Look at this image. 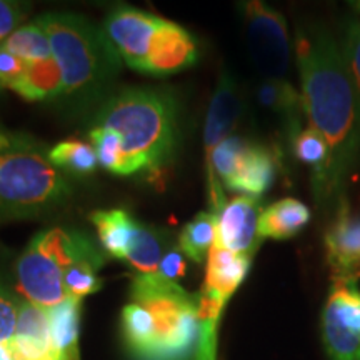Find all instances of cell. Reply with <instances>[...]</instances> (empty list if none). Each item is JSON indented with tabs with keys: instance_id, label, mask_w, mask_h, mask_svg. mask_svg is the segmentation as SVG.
Wrapping results in <instances>:
<instances>
[{
	"instance_id": "obj_9",
	"label": "cell",
	"mask_w": 360,
	"mask_h": 360,
	"mask_svg": "<svg viewBox=\"0 0 360 360\" xmlns=\"http://www.w3.org/2000/svg\"><path fill=\"white\" fill-rule=\"evenodd\" d=\"M2 45L25 60V74L13 90L29 102L58 101L64 79L47 35L35 22L24 24L4 40Z\"/></svg>"
},
{
	"instance_id": "obj_26",
	"label": "cell",
	"mask_w": 360,
	"mask_h": 360,
	"mask_svg": "<svg viewBox=\"0 0 360 360\" xmlns=\"http://www.w3.org/2000/svg\"><path fill=\"white\" fill-rule=\"evenodd\" d=\"M89 135L98 164L112 174L124 175V150L119 135L114 130L102 127H92Z\"/></svg>"
},
{
	"instance_id": "obj_25",
	"label": "cell",
	"mask_w": 360,
	"mask_h": 360,
	"mask_svg": "<svg viewBox=\"0 0 360 360\" xmlns=\"http://www.w3.org/2000/svg\"><path fill=\"white\" fill-rule=\"evenodd\" d=\"M103 265L102 252L92 257L75 262L65 274V289L69 297L84 299L90 294H96L102 289V281L97 276V270Z\"/></svg>"
},
{
	"instance_id": "obj_30",
	"label": "cell",
	"mask_w": 360,
	"mask_h": 360,
	"mask_svg": "<svg viewBox=\"0 0 360 360\" xmlns=\"http://www.w3.org/2000/svg\"><path fill=\"white\" fill-rule=\"evenodd\" d=\"M184 272H186V255L182 254L179 247H169L162 257L157 274L167 281L177 282L184 276Z\"/></svg>"
},
{
	"instance_id": "obj_15",
	"label": "cell",
	"mask_w": 360,
	"mask_h": 360,
	"mask_svg": "<svg viewBox=\"0 0 360 360\" xmlns=\"http://www.w3.org/2000/svg\"><path fill=\"white\" fill-rule=\"evenodd\" d=\"M278 159L276 150L262 143L249 142L238 160L236 172L224 184L231 192L260 199L272 187L277 175Z\"/></svg>"
},
{
	"instance_id": "obj_12",
	"label": "cell",
	"mask_w": 360,
	"mask_h": 360,
	"mask_svg": "<svg viewBox=\"0 0 360 360\" xmlns=\"http://www.w3.org/2000/svg\"><path fill=\"white\" fill-rule=\"evenodd\" d=\"M326 262L332 282L360 278V214L350 212V205L334 214L323 236Z\"/></svg>"
},
{
	"instance_id": "obj_13",
	"label": "cell",
	"mask_w": 360,
	"mask_h": 360,
	"mask_svg": "<svg viewBox=\"0 0 360 360\" xmlns=\"http://www.w3.org/2000/svg\"><path fill=\"white\" fill-rule=\"evenodd\" d=\"M242 110H244V98L240 96V89H238L231 72L222 70L205 117L204 150L207 162H209L215 147L227 137H231L233 125L237 124Z\"/></svg>"
},
{
	"instance_id": "obj_7",
	"label": "cell",
	"mask_w": 360,
	"mask_h": 360,
	"mask_svg": "<svg viewBox=\"0 0 360 360\" xmlns=\"http://www.w3.org/2000/svg\"><path fill=\"white\" fill-rule=\"evenodd\" d=\"M101 254L84 232L53 227L35 236L15 264V277L27 302L45 310L69 299L65 274L79 260Z\"/></svg>"
},
{
	"instance_id": "obj_27",
	"label": "cell",
	"mask_w": 360,
	"mask_h": 360,
	"mask_svg": "<svg viewBox=\"0 0 360 360\" xmlns=\"http://www.w3.org/2000/svg\"><path fill=\"white\" fill-rule=\"evenodd\" d=\"M340 52L350 77L360 94V24L349 22L340 35Z\"/></svg>"
},
{
	"instance_id": "obj_10",
	"label": "cell",
	"mask_w": 360,
	"mask_h": 360,
	"mask_svg": "<svg viewBox=\"0 0 360 360\" xmlns=\"http://www.w3.org/2000/svg\"><path fill=\"white\" fill-rule=\"evenodd\" d=\"M321 334L328 360H360L359 282H332L322 309Z\"/></svg>"
},
{
	"instance_id": "obj_18",
	"label": "cell",
	"mask_w": 360,
	"mask_h": 360,
	"mask_svg": "<svg viewBox=\"0 0 360 360\" xmlns=\"http://www.w3.org/2000/svg\"><path fill=\"white\" fill-rule=\"evenodd\" d=\"M290 143L295 159L309 165L310 170H312L314 199L317 202L319 209H322L323 202H326L328 172H330V148H328V143L310 125L307 129L300 130Z\"/></svg>"
},
{
	"instance_id": "obj_4",
	"label": "cell",
	"mask_w": 360,
	"mask_h": 360,
	"mask_svg": "<svg viewBox=\"0 0 360 360\" xmlns=\"http://www.w3.org/2000/svg\"><path fill=\"white\" fill-rule=\"evenodd\" d=\"M70 195V184L44 143L0 125V224L52 214Z\"/></svg>"
},
{
	"instance_id": "obj_17",
	"label": "cell",
	"mask_w": 360,
	"mask_h": 360,
	"mask_svg": "<svg viewBox=\"0 0 360 360\" xmlns=\"http://www.w3.org/2000/svg\"><path fill=\"white\" fill-rule=\"evenodd\" d=\"M257 101L264 109L281 119L289 141H294L297 134L302 130L305 115L302 94L297 92V89L290 82L262 80L257 89Z\"/></svg>"
},
{
	"instance_id": "obj_3",
	"label": "cell",
	"mask_w": 360,
	"mask_h": 360,
	"mask_svg": "<svg viewBox=\"0 0 360 360\" xmlns=\"http://www.w3.org/2000/svg\"><path fill=\"white\" fill-rule=\"evenodd\" d=\"M34 22L47 35L60 65L64 79L60 98L75 109L105 102L112 96L109 89L119 77L122 60L102 27L72 12H47Z\"/></svg>"
},
{
	"instance_id": "obj_6",
	"label": "cell",
	"mask_w": 360,
	"mask_h": 360,
	"mask_svg": "<svg viewBox=\"0 0 360 360\" xmlns=\"http://www.w3.org/2000/svg\"><path fill=\"white\" fill-rule=\"evenodd\" d=\"M130 302L148 315L147 339L134 360H191L200 337L199 295L159 274H137Z\"/></svg>"
},
{
	"instance_id": "obj_28",
	"label": "cell",
	"mask_w": 360,
	"mask_h": 360,
	"mask_svg": "<svg viewBox=\"0 0 360 360\" xmlns=\"http://www.w3.org/2000/svg\"><path fill=\"white\" fill-rule=\"evenodd\" d=\"M20 305V297L8 289L0 278V342L11 340L15 334Z\"/></svg>"
},
{
	"instance_id": "obj_14",
	"label": "cell",
	"mask_w": 360,
	"mask_h": 360,
	"mask_svg": "<svg viewBox=\"0 0 360 360\" xmlns=\"http://www.w3.org/2000/svg\"><path fill=\"white\" fill-rule=\"evenodd\" d=\"M11 347L15 360H64L52 339L47 310L27 300H22Z\"/></svg>"
},
{
	"instance_id": "obj_8",
	"label": "cell",
	"mask_w": 360,
	"mask_h": 360,
	"mask_svg": "<svg viewBox=\"0 0 360 360\" xmlns=\"http://www.w3.org/2000/svg\"><path fill=\"white\" fill-rule=\"evenodd\" d=\"M240 11L252 62L262 80L289 82L292 44L285 17L257 0L240 4Z\"/></svg>"
},
{
	"instance_id": "obj_20",
	"label": "cell",
	"mask_w": 360,
	"mask_h": 360,
	"mask_svg": "<svg viewBox=\"0 0 360 360\" xmlns=\"http://www.w3.org/2000/svg\"><path fill=\"white\" fill-rule=\"evenodd\" d=\"M82 299L69 297L65 302L49 309L52 339L64 360H79V326Z\"/></svg>"
},
{
	"instance_id": "obj_1",
	"label": "cell",
	"mask_w": 360,
	"mask_h": 360,
	"mask_svg": "<svg viewBox=\"0 0 360 360\" xmlns=\"http://www.w3.org/2000/svg\"><path fill=\"white\" fill-rule=\"evenodd\" d=\"M295 57L305 117L330 148L322 209L334 215L349 205V184L360 164V94L334 35L319 22L297 25Z\"/></svg>"
},
{
	"instance_id": "obj_23",
	"label": "cell",
	"mask_w": 360,
	"mask_h": 360,
	"mask_svg": "<svg viewBox=\"0 0 360 360\" xmlns=\"http://www.w3.org/2000/svg\"><path fill=\"white\" fill-rule=\"evenodd\" d=\"M217 233V215L200 212L182 229L179 237V249L192 262L202 264L210 254Z\"/></svg>"
},
{
	"instance_id": "obj_2",
	"label": "cell",
	"mask_w": 360,
	"mask_h": 360,
	"mask_svg": "<svg viewBox=\"0 0 360 360\" xmlns=\"http://www.w3.org/2000/svg\"><path fill=\"white\" fill-rule=\"evenodd\" d=\"M177 101L169 90L130 87L98 107L92 127L114 130L124 150V175L155 170L174 154L179 135Z\"/></svg>"
},
{
	"instance_id": "obj_11",
	"label": "cell",
	"mask_w": 360,
	"mask_h": 360,
	"mask_svg": "<svg viewBox=\"0 0 360 360\" xmlns=\"http://www.w3.org/2000/svg\"><path fill=\"white\" fill-rule=\"evenodd\" d=\"M260 215L262 205L257 197H233L217 214V233L214 245L231 250L233 254L252 257L262 242V237L259 236Z\"/></svg>"
},
{
	"instance_id": "obj_21",
	"label": "cell",
	"mask_w": 360,
	"mask_h": 360,
	"mask_svg": "<svg viewBox=\"0 0 360 360\" xmlns=\"http://www.w3.org/2000/svg\"><path fill=\"white\" fill-rule=\"evenodd\" d=\"M167 249L155 229L135 220L124 262L132 265L139 274H157Z\"/></svg>"
},
{
	"instance_id": "obj_29",
	"label": "cell",
	"mask_w": 360,
	"mask_h": 360,
	"mask_svg": "<svg viewBox=\"0 0 360 360\" xmlns=\"http://www.w3.org/2000/svg\"><path fill=\"white\" fill-rule=\"evenodd\" d=\"M27 7L19 2L0 0V44L24 25Z\"/></svg>"
},
{
	"instance_id": "obj_22",
	"label": "cell",
	"mask_w": 360,
	"mask_h": 360,
	"mask_svg": "<svg viewBox=\"0 0 360 360\" xmlns=\"http://www.w3.org/2000/svg\"><path fill=\"white\" fill-rule=\"evenodd\" d=\"M134 222L135 219L124 209L97 210L92 214V224L96 225L102 249L119 260H125Z\"/></svg>"
},
{
	"instance_id": "obj_19",
	"label": "cell",
	"mask_w": 360,
	"mask_h": 360,
	"mask_svg": "<svg viewBox=\"0 0 360 360\" xmlns=\"http://www.w3.org/2000/svg\"><path fill=\"white\" fill-rule=\"evenodd\" d=\"M309 207L297 199H282L262 210L259 220V236L274 240H287L302 232L309 224Z\"/></svg>"
},
{
	"instance_id": "obj_24",
	"label": "cell",
	"mask_w": 360,
	"mask_h": 360,
	"mask_svg": "<svg viewBox=\"0 0 360 360\" xmlns=\"http://www.w3.org/2000/svg\"><path fill=\"white\" fill-rule=\"evenodd\" d=\"M49 159L60 172L87 175L97 169L98 159L92 143L82 141H62L49 148Z\"/></svg>"
},
{
	"instance_id": "obj_5",
	"label": "cell",
	"mask_w": 360,
	"mask_h": 360,
	"mask_svg": "<svg viewBox=\"0 0 360 360\" xmlns=\"http://www.w3.org/2000/svg\"><path fill=\"white\" fill-rule=\"evenodd\" d=\"M120 60L152 77H169L199 60V45L175 22L130 6L114 7L102 24Z\"/></svg>"
},
{
	"instance_id": "obj_16",
	"label": "cell",
	"mask_w": 360,
	"mask_h": 360,
	"mask_svg": "<svg viewBox=\"0 0 360 360\" xmlns=\"http://www.w3.org/2000/svg\"><path fill=\"white\" fill-rule=\"evenodd\" d=\"M250 265L252 257L249 255L233 254L214 245L207 259L205 281L200 292L227 305L240 283L245 281Z\"/></svg>"
}]
</instances>
